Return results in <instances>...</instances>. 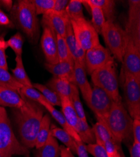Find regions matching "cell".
Listing matches in <instances>:
<instances>
[{"label": "cell", "instance_id": "cell-1", "mask_svg": "<svg viewBox=\"0 0 140 157\" xmlns=\"http://www.w3.org/2000/svg\"><path fill=\"white\" fill-rule=\"evenodd\" d=\"M23 106L16 109L15 120L21 143L28 149L35 147L36 135L44 116V109L39 103L21 96Z\"/></svg>", "mask_w": 140, "mask_h": 157}, {"label": "cell", "instance_id": "cell-2", "mask_svg": "<svg viewBox=\"0 0 140 157\" xmlns=\"http://www.w3.org/2000/svg\"><path fill=\"white\" fill-rule=\"evenodd\" d=\"M101 120L115 139L119 145L123 142H128L133 136V119L121 102H114L111 110L104 118H96Z\"/></svg>", "mask_w": 140, "mask_h": 157}, {"label": "cell", "instance_id": "cell-3", "mask_svg": "<svg viewBox=\"0 0 140 157\" xmlns=\"http://www.w3.org/2000/svg\"><path fill=\"white\" fill-rule=\"evenodd\" d=\"M11 17L32 43H37L40 36L39 20L32 0H20L13 6Z\"/></svg>", "mask_w": 140, "mask_h": 157}, {"label": "cell", "instance_id": "cell-4", "mask_svg": "<svg viewBox=\"0 0 140 157\" xmlns=\"http://www.w3.org/2000/svg\"><path fill=\"white\" fill-rule=\"evenodd\" d=\"M29 153V149L16 138L5 108L0 106V154L2 157H12Z\"/></svg>", "mask_w": 140, "mask_h": 157}, {"label": "cell", "instance_id": "cell-5", "mask_svg": "<svg viewBox=\"0 0 140 157\" xmlns=\"http://www.w3.org/2000/svg\"><path fill=\"white\" fill-rule=\"evenodd\" d=\"M100 35L103 36L107 48L110 51L114 59L122 62L124 51L129 38L124 29L114 23L106 21Z\"/></svg>", "mask_w": 140, "mask_h": 157}, {"label": "cell", "instance_id": "cell-6", "mask_svg": "<svg viewBox=\"0 0 140 157\" xmlns=\"http://www.w3.org/2000/svg\"><path fill=\"white\" fill-rule=\"evenodd\" d=\"M91 76L94 86L103 89L114 102L122 101L119 94L118 77L114 60L96 70Z\"/></svg>", "mask_w": 140, "mask_h": 157}, {"label": "cell", "instance_id": "cell-7", "mask_svg": "<svg viewBox=\"0 0 140 157\" xmlns=\"http://www.w3.org/2000/svg\"><path fill=\"white\" fill-rule=\"evenodd\" d=\"M70 23L75 38L84 50L87 51L100 44L99 34L85 18L70 20Z\"/></svg>", "mask_w": 140, "mask_h": 157}, {"label": "cell", "instance_id": "cell-8", "mask_svg": "<svg viewBox=\"0 0 140 157\" xmlns=\"http://www.w3.org/2000/svg\"><path fill=\"white\" fill-rule=\"evenodd\" d=\"M124 78L126 110L133 120H140V79L130 75H124Z\"/></svg>", "mask_w": 140, "mask_h": 157}, {"label": "cell", "instance_id": "cell-9", "mask_svg": "<svg viewBox=\"0 0 140 157\" xmlns=\"http://www.w3.org/2000/svg\"><path fill=\"white\" fill-rule=\"evenodd\" d=\"M114 60V59L108 48H105L99 44L85 51V71L91 75L96 70L103 67L109 62Z\"/></svg>", "mask_w": 140, "mask_h": 157}, {"label": "cell", "instance_id": "cell-10", "mask_svg": "<svg viewBox=\"0 0 140 157\" xmlns=\"http://www.w3.org/2000/svg\"><path fill=\"white\" fill-rule=\"evenodd\" d=\"M122 63L124 75H132L140 79V44L129 38Z\"/></svg>", "mask_w": 140, "mask_h": 157}, {"label": "cell", "instance_id": "cell-11", "mask_svg": "<svg viewBox=\"0 0 140 157\" xmlns=\"http://www.w3.org/2000/svg\"><path fill=\"white\" fill-rule=\"evenodd\" d=\"M114 101L100 87L94 86L87 105L95 114L96 118H104L109 114Z\"/></svg>", "mask_w": 140, "mask_h": 157}, {"label": "cell", "instance_id": "cell-12", "mask_svg": "<svg viewBox=\"0 0 140 157\" xmlns=\"http://www.w3.org/2000/svg\"><path fill=\"white\" fill-rule=\"evenodd\" d=\"M128 18L124 29L130 39L140 44V1H128Z\"/></svg>", "mask_w": 140, "mask_h": 157}, {"label": "cell", "instance_id": "cell-13", "mask_svg": "<svg viewBox=\"0 0 140 157\" xmlns=\"http://www.w3.org/2000/svg\"><path fill=\"white\" fill-rule=\"evenodd\" d=\"M70 21L66 13L58 14L50 11L43 15L41 23L43 27L49 29L55 35L65 37Z\"/></svg>", "mask_w": 140, "mask_h": 157}, {"label": "cell", "instance_id": "cell-14", "mask_svg": "<svg viewBox=\"0 0 140 157\" xmlns=\"http://www.w3.org/2000/svg\"><path fill=\"white\" fill-rule=\"evenodd\" d=\"M44 31L41 37V47L47 63L55 64L59 62L57 47V35L47 27H43Z\"/></svg>", "mask_w": 140, "mask_h": 157}, {"label": "cell", "instance_id": "cell-15", "mask_svg": "<svg viewBox=\"0 0 140 157\" xmlns=\"http://www.w3.org/2000/svg\"><path fill=\"white\" fill-rule=\"evenodd\" d=\"M74 60L59 61L55 64L45 63V69L54 77L67 79L74 83Z\"/></svg>", "mask_w": 140, "mask_h": 157}, {"label": "cell", "instance_id": "cell-16", "mask_svg": "<svg viewBox=\"0 0 140 157\" xmlns=\"http://www.w3.org/2000/svg\"><path fill=\"white\" fill-rule=\"evenodd\" d=\"M74 62V82L88 104L92 93V87L87 78L85 65L78 62Z\"/></svg>", "mask_w": 140, "mask_h": 157}, {"label": "cell", "instance_id": "cell-17", "mask_svg": "<svg viewBox=\"0 0 140 157\" xmlns=\"http://www.w3.org/2000/svg\"><path fill=\"white\" fill-rule=\"evenodd\" d=\"M24 103L23 97L17 90L0 86V106L19 109Z\"/></svg>", "mask_w": 140, "mask_h": 157}, {"label": "cell", "instance_id": "cell-18", "mask_svg": "<svg viewBox=\"0 0 140 157\" xmlns=\"http://www.w3.org/2000/svg\"><path fill=\"white\" fill-rule=\"evenodd\" d=\"M47 87L52 90L60 98L67 97L70 98L74 89L77 87L75 84L72 83L64 78L53 76L47 82Z\"/></svg>", "mask_w": 140, "mask_h": 157}, {"label": "cell", "instance_id": "cell-19", "mask_svg": "<svg viewBox=\"0 0 140 157\" xmlns=\"http://www.w3.org/2000/svg\"><path fill=\"white\" fill-rule=\"evenodd\" d=\"M65 39L67 44L69 50L74 62H78L85 65V51L84 50L76 40L73 33L70 21L69 23L67 29Z\"/></svg>", "mask_w": 140, "mask_h": 157}, {"label": "cell", "instance_id": "cell-20", "mask_svg": "<svg viewBox=\"0 0 140 157\" xmlns=\"http://www.w3.org/2000/svg\"><path fill=\"white\" fill-rule=\"evenodd\" d=\"M40 104L50 113L51 116H52L60 124V126L62 127V129L66 131V132L74 138L75 141H81L78 134L76 133L74 130V129L68 124L65 117L63 116L62 112L54 108V106L51 105L47 101H43Z\"/></svg>", "mask_w": 140, "mask_h": 157}, {"label": "cell", "instance_id": "cell-21", "mask_svg": "<svg viewBox=\"0 0 140 157\" xmlns=\"http://www.w3.org/2000/svg\"><path fill=\"white\" fill-rule=\"evenodd\" d=\"M61 99L62 113L65 117L68 124L77 133L79 118L76 113L70 99L67 97H62Z\"/></svg>", "mask_w": 140, "mask_h": 157}, {"label": "cell", "instance_id": "cell-22", "mask_svg": "<svg viewBox=\"0 0 140 157\" xmlns=\"http://www.w3.org/2000/svg\"><path fill=\"white\" fill-rule=\"evenodd\" d=\"M60 146L55 138L50 132L48 138L45 145L37 149L36 157H59Z\"/></svg>", "mask_w": 140, "mask_h": 157}, {"label": "cell", "instance_id": "cell-23", "mask_svg": "<svg viewBox=\"0 0 140 157\" xmlns=\"http://www.w3.org/2000/svg\"><path fill=\"white\" fill-rule=\"evenodd\" d=\"M83 5L87 6V8L89 10L92 16V20L91 23L98 34L101 33L102 29L106 22L104 14L102 10L97 6L92 5L87 2V0H81Z\"/></svg>", "mask_w": 140, "mask_h": 157}, {"label": "cell", "instance_id": "cell-24", "mask_svg": "<svg viewBox=\"0 0 140 157\" xmlns=\"http://www.w3.org/2000/svg\"><path fill=\"white\" fill-rule=\"evenodd\" d=\"M50 133L54 138L63 143L65 147L70 149L73 154H77L75 140L66 131L52 124L50 126Z\"/></svg>", "mask_w": 140, "mask_h": 157}, {"label": "cell", "instance_id": "cell-25", "mask_svg": "<svg viewBox=\"0 0 140 157\" xmlns=\"http://www.w3.org/2000/svg\"><path fill=\"white\" fill-rule=\"evenodd\" d=\"M97 123L92 128L96 138V143L103 146V143L108 140H113L116 141L114 136L110 132L106 124L101 120H97ZM117 145L118 144L116 143ZM121 146V145H119Z\"/></svg>", "mask_w": 140, "mask_h": 157}, {"label": "cell", "instance_id": "cell-26", "mask_svg": "<svg viewBox=\"0 0 140 157\" xmlns=\"http://www.w3.org/2000/svg\"><path fill=\"white\" fill-rule=\"evenodd\" d=\"M87 2L99 7L103 11L106 21H114L116 2L113 0H87Z\"/></svg>", "mask_w": 140, "mask_h": 157}, {"label": "cell", "instance_id": "cell-27", "mask_svg": "<svg viewBox=\"0 0 140 157\" xmlns=\"http://www.w3.org/2000/svg\"><path fill=\"white\" fill-rule=\"evenodd\" d=\"M50 117L49 115L47 114L43 116L39 130L36 135L35 144V147L36 149L41 148L45 145L50 132Z\"/></svg>", "mask_w": 140, "mask_h": 157}, {"label": "cell", "instance_id": "cell-28", "mask_svg": "<svg viewBox=\"0 0 140 157\" xmlns=\"http://www.w3.org/2000/svg\"><path fill=\"white\" fill-rule=\"evenodd\" d=\"M16 65L14 69H12L13 76L15 77V79L22 86L27 87H33V84L25 71L22 57L21 56H16L15 58Z\"/></svg>", "mask_w": 140, "mask_h": 157}, {"label": "cell", "instance_id": "cell-29", "mask_svg": "<svg viewBox=\"0 0 140 157\" xmlns=\"http://www.w3.org/2000/svg\"><path fill=\"white\" fill-rule=\"evenodd\" d=\"M81 141L85 145L96 143V138L93 128L89 126L87 121L79 120L78 129L77 132Z\"/></svg>", "mask_w": 140, "mask_h": 157}, {"label": "cell", "instance_id": "cell-30", "mask_svg": "<svg viewBox=\"0 0 140 157\" xmlns=\"http://www.w3.org/2000/svg\"><path fill=\"white\" fill-rule=\"evenodd\" d=\"M33 87L39 90L51 105L53 106H61L60 98L52 90L45 85L39 83L33 84Z\"/></svg>", "mask_w": 140, "mask_h": 157}, {"label": "cell", "instance_id": "cell-31", "mask_svg": "<svg viewBox=\"0 0 140 157\" xmlns=\"http://www.w3.org/2000/svg\"><path fill=\"white\" fill-rule=\"evenodd\" d=\"M66 13L70 20L85 18L83 13V5L81 0H70L66 9Z\"/></svg>", "mask_w": 140, "mask_h": 157}, {"label": "cell", "instance_id": "cell-32", "mask_svg": "<svg viewBox=\"0 0 140 157\" xmlns=\"http://www.w3.org/2000/svg\"><path fill=\"white\" fill-rule=\"evenodd\" d=\"M0 86L15 90L19 93L20 90L23 87V86L15 79V77L8 71V70L1 67H0Z\"/></svg>", "mask_w": 140, "mask_h": 157}, {"label": "cell", "instance_id": "cell-33", "mask_svg": "<svg viewBox=\"0 0 140 157\" xmlns=\"http://www.w3.org/2000/svg\"><path fill=\"white\" fill-rule=\"evenodd\" d=\"M57 47L59 61L74 60L71 56L64 37L57 35Z\"/></svg>", "mask_w": 140, "mask_h": 157}, {"label": "cell", "instance_id": "cell-34", "mask_svg": "<svg viewBox=\"0 0 140 157\" xmlns=\"http://www.w3.org/2000/svg\"><path fill=\"white\" fill-rule=\"evenodd\" d=\"M70 101L72 102L73 107L76 113H77L79 120H83V121H87L86 116L83 108V105L80 99L79 91L78 87L74 89V92L70 98Z\"/></svg>", "mask_w": 140, "mask_h": 157}, {"label": "cell", "instance_id": "cell-35", "mask_svg": "<svg viewBox=\"0 0 140 157\" xmlns=\"http://www.w3.org/2000/svg\"><path fill=\"white\" fill-rule=\"evenodd\" d=\"M20 94L40 104L43 101H47L39 91L33 87L23 86L20 90Z\"/></svg>", "mask_w": 140, "mask_h": 157}, {"label": "cell", "instance_id": "cell-36", "mask_svg": "<svg viewBox=\"0 0 140 157\" xmlns=\"http://www.w3.org/2000/svg\"><path fill=\"white\" fill-rule=\"evenodd\" d=\"M37 15H45L52 11L55 0H32Z\"/></svg>", "mask_w": 140, "mask_h": 157}, {"label": "cell", "instance_id": "cell-37", "mask_svg": "<svg viewBox=\"0 0 140 157\" xmlns=\"http://www.w3.org/2000/svg\"><path fill=\"white\" fill-rule=\"evenodd\" d=\"M23 38L20 33H17L13 35L8 41H6L8 47H10L13 52L16 56H21L23 52Z\"/></svg>", "mask_w": 140, "mask_h": 157}, {"label": "cell", "instance_id": "cell-38", "mask_svg": "<svg viewBox=\"0 0 140 157\" xmlns=\"http://www.w3.org/2000/svg\"><path fill=\"white\" fill-rule=\"evenodd\" d=\"M86 149L88 153H90L94 157H109L104 147L97 143L87 145Z\"/></svg>", "mask_w": 140, "mask_h": 157}, {"label": "cell", "instance_id": "cell-39", "mask_svg": "<svg viewBox=\"0 0 140 157\" xmlns=\"http://www.w3.org/2000/svg\"><path fill=\"white\" fill-rule=\"evenodd\" d=\"M103 146L104 147L109 157H116L121 149V146L117 145L113 140H108L105 141Z\"/></svg>", "mask_w": 140, "mask_h": 157}, {"label": "cell", "instance_id": "cell-40", "mask_svg": "<svg viewBox=\"0 0 140 157\" xmlns=\"http://www.w3.org/2000/svg\"><path fill=\"white\" fill-rule=\"evenodd\" d=\"M68 0H55V3L52 12L58 14H63L66 13V7L69 3Z\"/></svg>", "mask_w": 140, "mask_h": 157}, {"label": "cell", "instance_id": "cell-41", "mask_svg": "<svg viewBox=\"0 0 140 157\" xmlns=\"http://www.w3.org/2000/svg\"><path fill=\"white\" fill-rule=\"evenodd\" d=\"M133 142L140 143V120L134 119L133 121Z\"/></svg>", "mask_w": 140, "mask_h": 157}, {"label": "cell", "instance_id": "cell-42", "mask_svg": "<svg viewBox=\"0 0 140 157\" xmlns=\"http://www.w3.org/2000/svg\"><path fill=\"white\" fill-rule=\"evenodd\" d=\"M78 157H89L86 145L81 141H75Z\"/></svg>", "mask_w": 140, "mask_h": 157}, {"label": "cell", "instance_id": "cell-43", "mask_svg": "<svg viewBox=\"0 0 140 157\" xmlns=\"http://www.w3.org/2000/svg\"><path fill=\"white\" fill-rule=\"evenodd\" d=\"M0 26L13 27V23L11 21L2 9H0Z\"/></svg>", "mask_w": 140, "mask_h": 157}, {"label": "cell", "instance_id": "cell-44", "mask_svg": "<svg viewBox=\"0 0 140 157\" xmlns=\"http://www.w3.org/2000/svg\"><path fill=\"white\" fill-rule=\"evenodd\" d=\"M5 50V48H0V67L8 70V66Z\"/></svg>", "mask_w": 140, "mask_h": 157}, {"label": "cell", "instance_id": "cell-45", "mask_svg": "<svg viewBox=\"0 0 140 157\" xmlns=\"http://www.w3.org/2000/svg\"><path fill=\"white\" fill-rule=\"evenodd\" d=\"M131 157H140V143L133 142L130 148Z\"/></svg>", "mask_w": 140, "mask_h": 157}, {"label": "cell", "instance_id": "cell-46", "mask_svg": "<svg viewBox=\"0 0 140 157\" xmlns=\"http://www.w3.org/2000/svg\"><path fill=\"white\" fill-rule=\"evenodd\" d=\"M60 157H75L71 150L64 145L60 147Z\"/></svg>", "mask_w": 140, "mask_h": 157}, {"label": "cell", "instance_id": "cell-47", "mask_svg": "<svg viewBox=\"0 0 140 157\" xmlns=\"http://www.w3.org/2000/svg\"><path fill=\"white\" fill-rule=\"evenodd\" d=\"M13 6V3L11 0H1L0 1V9L2 8L8 11H11Z\"/></svg>", "mask_w": 140, "mask_h": 157}, {"label": "cell", "instance_id": "cell-48", "mask_svg": "<svg viewBox=\"0 0 140 157\" xmlns=\"http://www.w3.org/2000/svg\"><path fill=\"white\" fill-rule=\"evenodd\" d=\"M8 45L6 41H5L4 39L0 36V48H5L6 49L8 48Z\"/></svg>", "mask_w": 140, "mask_h": 157}, {"label": "cell", "instance_id": "cell-49", "mask_svg": "<svg viewBox=\"0 0 140 157\" xmlns=\"http://www.w3.org/2000/svg\"><path fill=\"white\" fill-rule=\"evenodd\" d=\"M119 153H120V155H121V157H126L125 156H124V153H123V152L122 151V150H121V149L119 150Z\"/></svg>", "mask_w": 140, "mask_h": 157}, {"label": "cell", "instance_id": "cell-50", "mask_svg": "<svg viewBox=\"0 0 140 157\" xmlns=\"http://www.w3.org/2000/svg\"><path fill=\"white\" fill-rule=\"evenodd\" d=\"M116 157H121V155H120V153H119H119L117 155V156H116Z\"/></svg>", "mask_w": 140, "mask_h": 157}, {"label": "cell", "instance_id": "cell-51", "mask_svg": "<svg viewBox=\"0 0 140 157\" xmlns=\"http://www.w3.org/2000/svg\"><path fill=\"white\" fill-rule=\"evenodd\" d=\"M25 157H30V156H29V155H25Z\"/></svg>", "mask_w": 140, "mask_h": 157}, {"label": "cell", "instance_id": "cell-52", "mask_svg": "<svg viewBox=\"0 0 140 157\" xmlns=\"http://www.w3.org/2000/svg\"><path fill=\"white\" fill-rule=\"evenodd\" d=\"M0 157H2V156L1 155V154H0Z\"/></svg>", "mask_w": 140, "mask_h": 157}]
</instances>
